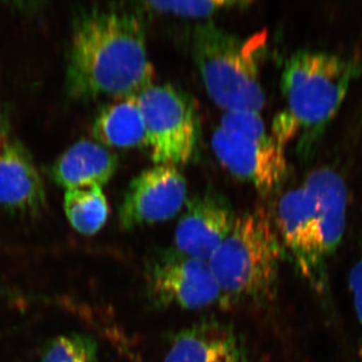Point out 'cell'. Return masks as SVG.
Masks as SVG:
<instances>
[{
    "mask_svg": "<svg viewBox=\"0 0 362 362\" xmlns=\"http://www.w3.org/2000/svg\"><path fill=\"white\" fill-rule=\"evenodd\" d=\"M142 21L116 7L82 9L74 21L66 89L76 100L137 96L153 85Z\"/></svg>",
    "mask_w": 362,
    "mask_h": 362,
    "instance_id": "6da1fadb",
    "label": "cell"
},
{
    "mask_svg": "<svg viewBox=\"0 0 362 362\" xmlns=\"http://www.w3.org/2000/svg\"><path fill=\"white\" fill-rule=\"evenodd\" d=\"M347 202L346 183L330 168L312 171L278 202L274 223L283 247L319 297L329 293L328 267L344 235Z\"/></svg>",
    "mask_w": 362,
    "mask_h": 362,
    "instance_id": "7a4b0ae2",
    "label": "cell"
},
{
    "mask_svg": "<svg viewBox=\"0 0 362 362\" xmlns=\"http://www.w3.org/2000/svg\"><path fill=\"white\" fill-rule=\"evenodd\" d=\"M282 242L265 209L235 218L209 265L221 291V306H255L270 301L276 291Z\"/></svg>",
    "mask_w": 362,
    "mask_h": 362,
    "instance_id": "3957f363",
    "label": "cell"
},
{
    "mask_svg": "<svg viewBox=\"0 0 362 362\" xmlns=\"http://www.w3.org/2000/svg\"><path fill=\"white\" fill-rule=\"evenodd\" d=\"M358 73L356 62L332 52L292 54L282 74L287 109L274 121L275 141L284 148L299 128L323 129L337 115Z\"/></svg>",
    "mask_w": 362,
    "mask_h": 362,
    "instance_id": "277c9868",
    "label": "cell"
},
{
    "mask_svg": "<svg viewBox=\"0 0 362 362\" xmlns=\"http://www.w3.org/2000/svg\"><path fill=\"white\" fill-rule=\"evenodd\" d=\"M192 44L195 65L214 103L226 111L263 110L259 61L265 33L242 37L206 23L194 28Z\"/></svg>",
    "mask_w": 362,
    "mask_h": 362,
    "instance_id": "5b68a950",
    "label": "cell"
},
{
    "mask_svg": "<svg viewBox=\"0 0 362 362\" xmlns=\"http://www.w3.org/2000/svg\"><path fill=\"white\" fill-rule=\"evenodd\" d=\"M146 128V146L156 165L177 168L194 156L199 126L194 104L171 85H151L137 95Z\"/></svg>",
    "mask_w": 362,
    "mask_h": 362,
    "instance_id": "8992f818",
    "label": "cell"
},
{
    "mask_svg": "<svg viewBox=\"0 0 362 362\" xmlns=\"http://www.w3.org/2000/svg\"><path fill=\"white\" fill-rule=\"evenodd\" d=\"M145 282L150 303L159 309L202 310L221 305V291L209 262L175 247L157 250L147 259Z\"/></svg>",
    "mask_w": 362,
    "mask_h": 362,
    "instance_id": "52a82bcc",
    "label": "cell"
},
{
    "mask_svg": "<svg viewBox=\"0 0 362 362\" xmlns=\"http://www.w3.org/2000/svg\"><path fill=\"white\" fill-rule=\"evenodd\" d=\"M187 199L185 176L175 166L156 165L132 180L119 207L125 230L170 220Z\"/></svg>",
    "mask_w": 362,
    "mask_h": 362,
    "instance_id": "ba28073f",
    "label": "cell"
},
{
    "mask_svg": "<svg viewBox=\"0 0 362 362\" xmlns=\"http://www.w3.org/2000/svg\"><path fill=\"white\" fill-rule=\"evenodd\" d=\"M211 148L228 173L251 183L259 194H272L287 175L284 148L275 139L252 141L218 127L211 137Z\"/></svg>",
    "mask_w": 362,
    "mask_h": 362,
    "instance_id": "9c48e42d",
    "label": "cell"
},
{
    "mask_svg": "<svg viewBox=\"0 0 362 362\" xmlns=\"http://www.w3.org/2000/svg\"><path fill=\"white\" fill-rule=\"evenodd\" d=\"M232 204L225 195L207 190L187 204L175 232L176 251L209 262L235 223Z\"/></svg>",
    "mask_w": 362,
    "mask_h": 362,
    "instance_id": "30bf717a",
    "label": "cell"
},
{
    "mask_svg": "<svg viewBox=\"0 0 362 362\" xmlns=\"http://www.w3.org/2000/svg\"><path fill=\"white\" fill-rule=\"evenodd\" d=\"M44 182L28 150L8 140L0 150V209L32 214L45 206Z\"/></svg>",
    "mask_w": 362,
    "mask_h": 362,
    "instance_id": "8fae6325",
    "label": "cell"
},
{
    "mask_svg": "<svg viewBox=\"0 0 362 362\" xmlns=\"http://www.w3.org/2000/svg\"><path fill=\"white\" fill-rule=\"evenodd\" d=\"M163 362H247L244 344L230 326L204 321L173 337Z\"/></svg>",
    "mask_w": 362,
    "mask_h": 362,
    "instance_id": "7c38bea8",
    "label": "cell"
},
{
    "mask_svg": "<svg viewBox=\"0 0 362 362\" xmlns=\"http://www.w3.org/2000/svg\"><path fill=\"white\" fill-rule=\"evenodd\" d=\"M115 154L99 142L80 140L62 154L52 164V180L66 189L102 187L116 173Z\"/></svg>",
    "mask_w": 362,
    "mask_h": 362,
    "instance_id": "4fadbf2b",
    "label": "cell"
},
{
    "mask_svg": "<svg viewBox=\"0 0 362 362\" xmlns=\"http://www.w3.org/2000/svg\"><path fill=\"white\" fill-rule=\"evenodd\" d=\"M93 134L107 146H146V128L137 96L121 98L100 112L93 126Z\"/></svg>",
    "mask_w": 362,
    "mask_h": 362,
    "instance_id": "5bb4252c",
    "label": "cell"
},
{
    "mask_svg": "<svg viewBox=\"0 0 362 362\" xmlns=\"http://www.w3.org/2000/svg\"><path fill=\"white\" fill-rule=\"evenodd\" d=\"M64 209L71 226L85 235H95L108 220V201L102 187L66 189Z\"/></svg>",
    "mask_w": 362,
    "mask_h": 362,
    "instance_id": "9a60e30c",
    "label": "cell"
},
{
    "mask_svg": "<svg viewBox=\"0 0 362 362\" xmlns=\"http://www.w3.org/2000/svg\"><path fill=\"white\" fill-rule=\"evenodd\" d=\"M40 362H98V344L92 337L71 333L45 345Z\"/></svg>",
    "mask_w": 362,
    "mask_h": 362,
    "instance_id": "2e32d148",
    "label": "cell"
},
{
    "mask_svg": "<svg viewBox=\"0 0 362 362\" xmlns=\"http://www.w3.org/2000/svg\"><path fill=\"white\" fill-rule=\"evenodd\" d=\"M143 6L156 13L173 14L182 18H202L235 6L249 4L239 1H146Z\"/></svg>",
    "mask_w": 362,
    "mask_h": 362,
    "instance_id": "e0dca14e",
    "label": "cell"
},
{
    "mask_svg": "<svg viewBox=\"0 0 362 362\" xmlns=\"http://www.w3.org/2000/svg\"><path fill=\"white\" fill-rule=\"evenodd\" d=\"M221 129L230 134L257 142H268L273 136L266 129L259 112L249 110L226 111L221 119Z\"/></svg>",
    "mask_w": 362,
    "mask_h": 362,
    "instance_id": "ac0fdd59",
    "label": "cell"
},
{
    "mask_svg": "<svg viewBox=\"0 0 362 362\" xmlns=\"http://www.w3.org/2000/svg\"><path fill=\"white\" fill-rule=\"evenodd\" d=\"M349 284L356 316L362 326V252L354 265L350 269Z\"/></svg>",
    "mask_w": 362,
    "mask_h": 362,
    "instance_id": "d6986e66",
    "label": "cell"
},
{
    "mask_svg": "<svg viewBox=\"0 0 362 362\" xmlns=\"http://www.w3.org/2000/svg\"><path fill=\"white\" fill-rule=\"evenodd\" d=\"M8 141V126L6 119L0 114V150Z\"/></svg>",
    "mask_w": 362,
    "mask_h": 362,
    "instance_id": "ffe728a7",
    "label": "cell"
}]
</instances>
